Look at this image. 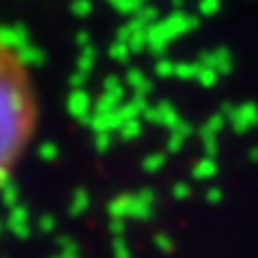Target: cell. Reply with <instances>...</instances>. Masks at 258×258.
Segmentation results:
<instances>
[{"label": "cell", "instance_id": "1", "mask_svg": "<svg viewBox=\"0 0 258 258\" xmlns=\"http://www.w3.org/2000/svg\"><path fill=\"white\" fill-rule=\"evenodd\" d=\"M41 127L36 72L22 43L0 27V189L17 175Z\"/></svg>", "mask_w": 258, "mask_h": 258}]
</instances>
